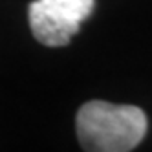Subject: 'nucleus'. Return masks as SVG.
<instances>
[{
  "mask_svg": "<svg viewBox=\"0 0 152 152\" xmlns=\"http://www.w3.org/2000/svg\"><path fill=\"white\" fill-rule=\"evenodd\" d=\"M147 115L132 104L106 101L84 103L75 119L79 143L90 152L134 150L147 134Z\"/></svg>",
  "mask_w": 152,
  "mask_h": 152,
  "instance_id": "f257e3e1",
  "label": "nucleus"
},
{
  "mask_svg": "<svg viewBox=\"0 0 152 152\" xmlns=\"http://www.w3.org/2000/svg\"><path fill=\"white\" fill-rule=\"evenodd\" d=\"M92 9L94 0H35L28 7L31 33L44 46H66Z\"/></svg>",
  "mask_w": 152,
  "mask_h": 152,
  "instance_id": "f03ea898",
  "label": "nucleus"
}]
</instances>
